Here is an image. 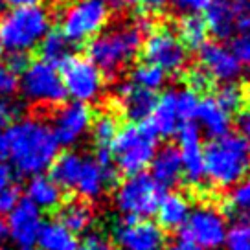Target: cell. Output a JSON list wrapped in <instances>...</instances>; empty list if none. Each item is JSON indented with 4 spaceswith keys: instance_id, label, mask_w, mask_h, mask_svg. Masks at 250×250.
Segmentation results:
<instances>
[{
    "instance_id": "obj_27",
    "label": "cell",
    "mask_w": 250,
    "mask_h": 250,
    "mask_svg": "<svg viewBox=\"0 0 250 250\" xmlns=\"http://www.w3.org/2000/svg\"><path fill=\"white\" fill-rule=\"evenodd\" d=\"M39 250H78L79 239L57 221H48L37 237Z\"/></svg>"
},
{
    "instance_id": "obj_10",
    "label": "cell",
    "mask_w": 250,
    "mask_h": 250,
    "mask_svg": "<svg viewBox=\"0 0 250 250\" xmlns=\"http://www.w3.org/2000/svg\"><path fill=\"white\" fill-rule=\"evenodd\" d=\"M227 232V219L221 211L211 206H197L179 230V237L203 250H217L225 245Z\"/></svg>"
},
{
    "instance_id": "obj_51",
    "label": "cell",
    "mask_w": 250,
    "mask_h": 250,
    "mask_svg": "<svg viewBox=\"0 0 250 250\" xmlns=\"http://www.w3.org/2000/svg\"><path fill=\"white\" fill-rule=\"evenodd\" d=\"M2 4H4V2H2V0H0V11H2Z\"/></svg>"
},
{
    "instance_id": "obj_37",
    "label": "cell",
    "mask_w": 250,
    "mask_h": 250,
    "mask_svg": "<svg viewBox=\"0 0 250 250\" xmlns=\"http://www.w3.org/2000/svg\"><path fill=\"white\" fill-rule=\"evenodd\" d=\"M19 88V76H15L6 64H0V96H11Z\"/></svg>"
},
{
    "instance_id": "obj_35",
    "label": "cell",
    "mask_w": 250,
    "mask_h": 250,
    "mask_svg": "<svg viewBox=\"0 0 250 250\" xmlns=\"http://www.w3.org/2000/svg\"><path fill=\"white\" fill-rule=\"evenodd\" d=\"M223 247L227 250H250V219L235 221L228 228Z\"/></svg>"
},
{
    "instance_id": "obj_20",
    "label": "cell",
    "mask_w": 250,
    "mask_h": 250,
    "mask_svg": "<svg viewBox=\"0 0 250 250\" xmlns=\"http://www.w3.org/2000/svg\"><path fill=\"white\" fill-rule=\"evenodd\" d=\"M149 167H151L149 177L155 180V184L160 189L167 191L169 188L177 186L179 180L182 179V162H180V153L177 146L167 144L164 147L156 149Z\"/></svg>"
},
{
    "instance_id": "obj_33",
    "label": "cell",
    "mask_w": 250,
    "mask_h": 250,
    "mask_svg": "<svg viewBox=\"0 0 250 250\" xmlns=\"http://www.w3.org/2000/svg\"><path fill=\"white\" fill-rule=\"evenodd\" d=\"M215 103H217L221 109L228 112L230 116L234 112H239L245 105V92L237 83H227V85L219 86L217 94H215Z\"/></svg>"
},
{
    "instance_id": "obj_47",
    "label": "cell",
    "mask_w": 250,
    "mask_h": 250,
    "mask_svg": "<svg viewBox=\"0 0 250 250\" xmlns=\"http://www.w3.org/2000/svg\"><path fill=\"white\" fill-rule=\"evenodd\" d=\"M9 239V230H8V223H6V219L0 215V245H4V243Z\"/></svg>"
},
{
    "instance_id": "obj_21",
    "label": "cell",
    "mask_w": 250,
    "mask_h": 250,
    "mask_svg": "<svg viewBox=\"0 0 250 250\" xmlns=\"http://www.w3.org/2000/svg\"><path fill=\"white\" fill-rule=\"evenodd\" d=\"M191 213V204L184 193L179 191H164V195L156 208V225L162 230H180L186 225Z\"/></svg>"
},
{
    "instance_id": "obj_53",
    "label": "cell",
    "mask_w": 250,
    "mask_h": 250,
    "mask_svg": "<svg viewBox=\"0 0 250 250\" xmlns=\"http://www.w3.org/2000/svg\"><path fill=\"white\" fill-rule=\"evenodd\" d=\"M249 96H250V79H249Z\"/></svg>"
},
{
    "instance_id": "obj_12",
    "label": "cell",
    "mask_w": 250,
    "mask_h": 250,
    "mask_svg": "<svg viewBox=\"0 0 250 250\" xmlns=\"http://www.w3.org/2000/svg\"><path fill=\"white\" fill-rule=\"evenodd\" d=\"M204 22L219 42L232 39L235 33L250 30V0H211Z\"/></svg>"
},
{
    "instance_id": "obj_6",
    "label": "cell",
    "mask_w": 250,
    "mask_h": 250,
    "mask_svg": "<svg viewBox=\"0 0 250 250\" xmlns=\"http://www.w3.org/2000/svg\"><path fill=\"white\" fill-rule=\"evenodd\" d=\"M109 4L103 0H72L61 13V33L70 44L94 39L109 22Z\"/></svg>"
},
{
    "instance_id": "obj_24",
    "label": "cell",
    "mask_w": 250,
    "mask_h": 250,
    "mask_svg": "<svg viewBox=\"0 0 250 250\" xmlns=\"http://www.w3.org/2000/svg\"><path fill=\"white\" fill-rule=\"evenodd\" d=\"M83 160H85V156L78 151H66V153L57 155L54 164L50 166V179L61 188V191L62 189H68V191L76 189L79 173L83 167Z\"/></svg>"
},
{
    "instance_id": "obj_8",
    "label": "cell",
    "mask_w": 250,
    "mask_h": 250,
    "mask_svg": "<svg viewBox=\"0 0 250 250\" xmlns=\"http://www.w3.org/2000/svg\"><path fill=\"white\" fill-rule=\"evenodd\" d=\"M19 88L24 100L37 105H62L66 100V90L62 85L59 68L54 64L35 59L30 61L26 70L21 74Z\"/></svg>"
},
{
    "instance_id": "obj_30",
    "label": "cell",
    "mask_w": 250,
    "mask_h": 250,
    "mask_svg": "<svg viewBox=\"0 0 250 250\" xmlns=\"http://www.w3.org/2000/svg\"><path fill=\"white\" fill-rule=\"evenodd\" d=\"M118 131H120L118 120L110 112H102L96 120H92L90 133H92V140L96 144V149H110Z\"/></svg>"
},
{
    "instance_id": "obj_17",
    "label": "cell",
    "mask_w": 250,
    "mask_h": 250,
    "mask_svg": "<svg viewBox=\"0 0 250 250\" xmlns=\"http://www.w3.org/2000/svg\"><path fill=\"white\" fill-rule=\"evenodd\" d=\"M8 230L9 239L21 249H30L37 243L41 228L44 225L42 211L31 204L28 199H21L15 208L8 213Z\"/></svg>"
},
{
    "instance_id": "obj_25",
    "label": "cell",
    "mask_w": 250,
    "mask_h": 250,
    "mask_svg": "<svg viewBox=\"0 0 250 250\" xmlns=\"http://www.w3.org/2000/svg\"><path fill=\"white\" fill-rule=\"evenodd\" d=\"M26 199L31 204H35L41 211L54 210V208L61 206L62 191L50 177L37 175V177H31L26 186Z\"/></svg>"
},
{
    "instance_id": "obj_44",
    "label": "cell",
    "mask_w": 250,
    "mask_h": 250,
    "mask_svg": "<svg viewBox=\"0 0 250 250\" xmlns=\"http://www.w3.org/2000/svg\"><path fill=\"white\" fill-rule=\"evenodd\" d=\"M239 129H241V136L249 142L250 146V109H247L239 118Z\"/></svg>"
},
{
    "instance_id": "obj_29",
    "label": "cell",
    "mask_w": 250,
    "mask_h": 250,
    "mask_svg": "<svg viewBox=\"0 0 250 250\" xmlns=\"http://www.w3.org/2000/svg\"><path fill=\"white\" fill-rule=\"evenodd\" d=\"M70 46L72 44L66 41V37L62 35L61 31L50 30L37 48H39L41 61L48 62V64H54V66H59L72 55Z\"/></svg>"
},
{
    "instance_id": "obj_16",
    "label": "cell",
    "mask_w": 250,
    "mask_h": 250,
    "mask_svg": "<svg viewBox=\"0 0 250 250\" xmlns=\"http://www.w3.org/2000/svg\"><path fill=\"white\" fill-rule=\"evenodd\" d=\"M177 140H179L180 162H182V177L186 179L189 186H199L206 175H204V146L201 129L195 122L180 124L177 129Z\"/></svg>"
},
{
    "instance_id": "obj_1",
    "label": "cell",
    "mask_w": 250,
    "mask_h": 250,
    "mask_svg": "<svg viewBox=\"0 0 250 250\" xmlns=\"http://www.w3.org/2000/svg\"><path fill=\"white\" fill-rule=\"evenodd\" d=\"M6 156L22 177L44 175L54 164L61 146L48 122L35 116L19 118L6 129Z\"/></svg>"
},
{
    "instance_id": "obj_26",
    "label": "cell",
    "mask_w": 250,
    "mask_h": 250,
    "mask_svg": "<svg viewBox=\"0 0 250 250\" xmlns=\"http://www.w3.org/2000/svg\"><path fill=\"white\" fill-rule=\"evenodd\" d=\"M57 223H61L74 235L85 234L94 223L92 206L86 201H78V199L68 201L57 211Z\"/></svg>"
},
{
    "instance_id": "obj_7",
    "label": "cell",
    "mask_w": 250,
    "mask_h": 250,
    "mask_svg": "<svg viewBox=\"0 0 250 250\" xmlns=\"http://www.w3.org/2000/svg\"><path fill=\"white\" fill-rule=\"evenodd\" d=\"M164 195V189L155 184L149 173H138L125 177L118 182L114 191V204L124 217L149 219L156 213L158 203Z\"/></svg>"
},
{
    "instance_id": "obj_2",
    "label": "cell",
    "mask_w": 250,
    "mask_h": 250,
    "mask_svg": "<svg viewBox=\"0 0 250 250\" xmlns=\"http://www.w3.org/2000/svg\"><path fill=\"white\" fill-rule=\"evenodd\" d=\"M144 46V33L136 22L114 24L86 42V59L102 74L116 76L136 59Z\"/></svg>"
},
{
    "instance_id": "obj_43",
    "label": "cell",
    "mask_w": 250,
    "mask_h": 250,
    "mask_svg": "<svg viewBox=\"0 0 250 250\" xmlns=\"http://www.w3.org/2000/svg\"><path fill=\"white\" fill-rule=\"evenodd\" d=\"M13 184V173H11V167H9L6 162L0 160V191L6 189Z\"/></svg>"
},
{
    "instance_id": "obj_13",
    "label": "cell",
    "mask_w": 250,
    "mask_h": 250,
    "mask_svg": "<svg viewBox=\"0 0 250 250\" xmlns=\"http://www.w3.org/2000/svg\"><path fill=\"white\" fill-rule=\"evenodd\" d=\"M112 241L118 250H162L167 237L149 219L124 217L112 230Z\"/></svg>"
},
{
    "instance_id": "obj_39",
    "label": "cell",
    "mask_w": 250,
    "mask_h": 250,
    "mask_svg": "<svg viewBox=\"0 0 250 250\" xmlns=\"http://www.w3.org/2000/svg\"><path fill=\"white\" fill-rule=\"evenodd\" d=\"M169 2V0H167ZM175 8L188 11V13H199V11H206V8L211 4V0H171Z\"/></svg>"
},
{
    "instance_id": "obj_11",
    "label": "cell",
    "mask_w": 250,
    "mask_h": 250,
    "mask_svg": "<svg viewBox=\"0 0 250 250\" xmlns=\"http://www.w3.org/2000/svg\"><path fill=\"white\" fill-rule=\"evenodd\" d=\"M144 59L167 74H179L188 64V50L169 28H156L144 41Z\"/></svg>"
},
{
    "instance_id": "obj_14",
    "label": "cell",
    "mask_w": 250,
    "mask_h": 250,
    "mask_svg": "<svg viewBox=\"0 0 250 250\" xmlns=\"http://www.w3.org/2000/svg\"><path fill=\"white\" fill-rule=\"evenodd\" d=\"M50 127L61 147L76 146L92 127V109L85 103H62L55 109Z\"/></svg>"
},
{
    "instance_id": "obj_19",
    "label": "cell",
    "mask_w": 250,
    "mask_h": 250,
    "mask_svg": "<svg viewBox=\"0 0 250 250\" xmlns=\"http://www.w3.org/2000/svg\"><path fill=\"white\" fill-rule=\"evenodd\" d=\"M114 92L120 100V107H122L125 116L131 120V124L146 122L151 116V112L156 105V100H158V96L155 92L136 86L131 79L120 81L114 86Z\"/></svg>"
},
{
    "instance_id": "obj_3",
    "label": "cell",
    "mask_w": 250,
    "mask_h": 250,
    "mask_svg": "<svg viewBox=\"0 0 250 250\" xmlns=\"http://www.w3.org/2000/svg\"><path fill=\"white\" fill-rule=\"evenodd\" d=\"M250 173V146L241 134L230 133L204 146V175L217 188H232Z\"/></svg>"
},
{
    "instance_id": "obj_38",
    "label": "cell",
    "mask_w": 250,
    "mask_h": 250,
    "mask_svg": "<svg viewBox=\"0 0 250 250\" xmlns=\"http://www.w3.org/2000/svg\"><path fill=\"white\" fill-rule=\"evenodd\" d=\"M78 250H112V247H110L109 239L105 235L92 232V234H88L83 241L79 243Z\"/></svg>"
},
{
    "instance_id": "obj_23",
    "label": "cell",
    "mask_w": 250,
    "mask_h": 250,
    "mask_svg": "<svg viewBox=\"0 0 250 250\" xmlns=\"http://www.w3.org/2000/svg\"><path fill=\"white\" fill-rule=\"evenodd\" d=\"M146 122L158 138H169L177 134L180 122L175 109V90H166L162 96H158L155 109Z\"/></svg>"
},
{
    "instance_id": "obj_50",
    "label": "cell",
    "mask_w": 250,
    "mask_h": 250,
    "mask_svg": "<svg viewBox=\"0 0 250 250\" xmlns=\"http://www.w3.org/2000/svg\"><path fill=\"white\" fill-rule=\"evenodd\" d=\"M21 250H39V249H33V247H30V249H21Z\"/></svg>"
},
{
    "instance_id": "obj_45",
    "label": "cell",
    "mask_w": 250,
    "mask_h": 250,
    "mask_svg": "<svg viewBox=\"0 0 250 250\" xmlns=\"http://www.w3.org/2000/svg\"><path fill=\"white\" fill-rule=\"evenodd\" d=\"M44 0H8V4L13 9H28V8H41Z\"/></svg>"
},
{
    "instance_id": "obj_49",
    "label": "cell",
    "mask_w": 250,
    "mask_h": 250,
    "mask_svg": "<svg viewBox=\"0 0 250 250\" xmlns=\"http://www.w3.org/2000/svg\"><path fill=\"white\" fill-rule=\"evenodd\" d=\"M105 4H114V6H118V4H122L124 0H103Z\"/></svg>"
},
{
    "instance_id": "obj_22",
    "label": "cell",
    "mask_w": 250,
    "mask_h": 250,
    "mask_svg": "<svg viewBox=\"0 0 250 250\" xmlns=\"http://www.w3.org/2000/svg\"><path fill=\"white\" fill-rule=\"evenodd\" d=\"M195 124L199 129H203L210 140H217L230 134L232 131V116L219 107L213 98H203L199 103V109L195 114Z\"/></svg>"
},
{
    "instance_id": "obj_34",
    "label": "cell",
    "mask_w": 250,
    "mask_h": 250,
    "mask_svg": "<svg viewBox=\"0 0 250 250\" xmlns=\"http://www.w3.org/2000/svg\"><path fill=\"white\" fill-rule=\"evenodd\" d=\"M199 103H201L199 92L191 90L189 86L175 90V109H177V116H179L180 124H186V122H193L195 120Z\"/></svg>"
},
{
    "instance_id": "obj_36",
    "label": "cell",
    "mask_w": 250,
    "mask_h": 250,
    "mask_svg": "<svg viewBox=\"0 0 250 250\" xmlns=\"http://www.w3.org/2000/svg\"><path fill=\"white\" fill-rule=\"evenodd\" d=\"M230 50L241 64L250 66V30L235 33L232 37V42H230Z\"/></svg>"
},
{
    "instance_id": "obj_9",
    "label": "cell",
    "mask_w": 250,
    "mask_h": 250,
    "mask_svg": "<svg viewBox=\"0 0 250 250\" xmlns=\"http://www.w3.org/2000/svg\"><path fill=\"white\" fill-rule=\"evenodd\" d=\"M57 68L66 90V98L70 96L76 103H85V105L98 102L102 98L105 88L103 74L86 57L70 55Z\"/></svg>"
},
{
    "instance_id": "obj_46",
    "label": "cell",
    "mask_w": 250,
    "mask_h": 250,
    "mask_svg": "<svg viewBox=\"0 0 250 250\" xmlns=\"http://www.w3.org/2000/svg\"><path fill=\"white\" fill-rule=\"evenodd\" d=\"M169 250H203V249H199L197 245H193V243H189V241H184V239H177V241L173 243L171 247H169Z\"/></svg>"
},
{
    "instance_id": "obj_18",
    "label": "cell",
    "mask_w": 250,
    "mask_h": 250,
    "mask_svg": "<svg viewBox=\"0 0 250 250\" xmlns=\"http://www.w3.org/2000/svg\"><path fill=\"white\" fill-rule=\"evenodd\" d=\"M112 186H118L116 167L114 166L102 167L92 156H85L74 191H78L79 195L86 201H94V199H100Z\"/></svg>"
},
{
    "instance_id": "obj_5",
    "label": "cell",
    "mask_w": 250,
    "mask_h": 250,
    "mask_svg": "<svg viewBox=\"0 0 250 250\" xmlns=\"http://www.w3.org/2000/svg\"><path fill=\"white\" fill-rule=\"evenodd\" d=\"M158 136L147 122L127 124L120 127L116 138L110 146L112 164L125 177L144 173L156 153Z\"/></svg>"
},
{
    "instance_id": "obj_32",
    "label": "cell",
    "mask_w": 250,
    "mask_h": 250,
    "mask_svg": "<svg viewBox=\"0 0 250 250\" xmlns=\"http://www.w3.org/2000/svg\"><path fill=\"white\" fill-rule=\"evenodd\" d=\"M131 81L140 88L155 92L158 88L166 85V74L160 68H156L149 62H142L138 66H134L131 72Z\"/></svg>"
},
{
    "instance_id": "obj_42",
    "label": "cell",
    "mask_w": 250,
    "mask_h": 250,
    "mask_svg": "<svg viewBox=\"0 0 250 250\" xmlns=\"http://www.w3.org/2000/svg\"><path fill=\"white\" fill-rule=\"evenodd\" d=\"M188 81H189V88H191V90H195V92H199V90L206 88V86H208V83H210V79L206 78V74H204L201 68H199V70L189 72Z\"/></svg>"
},
{
    "instance_id": "obj_31",
    "label": "cell",
    "mask_w": 250,
    "mask_h": 250,
    "mask_svg": "<svg viewBox=\"0 0 250 250\" xmlns=\"http://www.w3.org/2000/svg\"><path fill=\"white\" fill-rule=\"evenodd\" d=\"M228 211L237 217V221L250 219V173L230 189Z\"/></svg>"
},
{
    "instance_id": "obj_15",
    "label": "cell",
    "mask_w": 250,
    "mask_h": 250,
    "mask_svg": "<svg viewBox=\"0 0 250 250\" xmlns=\"http://www.w3.org/2000/svg\"><path fill=\"white\" fill-rule=\"evenodd\" d=\"M199 62L206 78L221 85L237 83L243 74V64L235 59L230 46L219 41H206L199 48Z\"/></svg>"
},
{
    "instance_id": "obj_48",
    "label": "cell",
    "mask_w": 250,
    "mask_h": 250,
    "mask_svg": "<svg viewBox=\"0 0 250 250\" xmlns=\"http://www.w3.org/2000/svg\"><path fill=\"white\" fill-rule=\"evenodd\" d=\"M6 158V136H4V131L0 129V160Z\"/></svg>"
},
{
    "instance_id": "obj_28",
    "label": "cell",
    "mask_w": 250,
    "mask_h": 250,
    "mask_svg": "<svg viewBox=\"0 0 250 250\" xmlns=\"http://www.w3.org/2000/svg\"><path fill=\"white\" fill-rule=\"evenodd\" d=\"M179 39L186 50H199L208 41V26L199 13H186L179 21Z\"/></svg>"
},
{
    "instance_id": "obj_41",
    "label": "cell",
    "mask_w": 250,
    "mask_h": 250,
    "mask_svg": "<svg viewBox=\"0 0 250 250\" xmlns=\"http://www.w3.org/2000/svg\"><path fill=\"white\" fill-rule=\"evenodd\" d=\"M124 2H127L133 8L146 9V11H160L167 4V0H124Z\"/></svg>"
},
{
    "instance_id": "obj_52",
    "label": "cell",
    "mask_w": 250,
    "mask_h": 250,
    "mask_svg": "<svg viewBox=\"0 0 250 250\" xmlns=\"http://www.w3.org/2000/svg\"><path fill=\"white\" fill-rule=\"evenodd\" d=\"M2 52H4V50H2V44H0V55H2Z\"/></svg>"
},
{
    "instance_id": "obj_40",
    "label": "cell",
    "mask_w": 250,
    "mask_h": 250,
    "mask_svg": "<svg viewBox=\"0 0 250 250\" xmlns=\"http://www.w3.org/2000/svg\"><path fill=\"white\" fill-rule=\"evenodd\" d=\"M28 64H30V57H28V54H9L8 64H6V66H8L15 76H19V74H22V72L26 70Z\"/></svg>"
},
{
    "instance_id": "obj_4",
    "label": "cell",
    "mask_w": 250,
    "mask_h": 250,
    "mask_svg": "<svg viewBox=\"0 0 250 250\" xmlns=\"http://www.w3.org/2000/svg\"><path fill=\"white\" fill-rule=\"evenodd\" d=\"M52 30V17L42 8L11 9L0 19V44L9 54H28Z\"/></svg>"
}]
</instances>
